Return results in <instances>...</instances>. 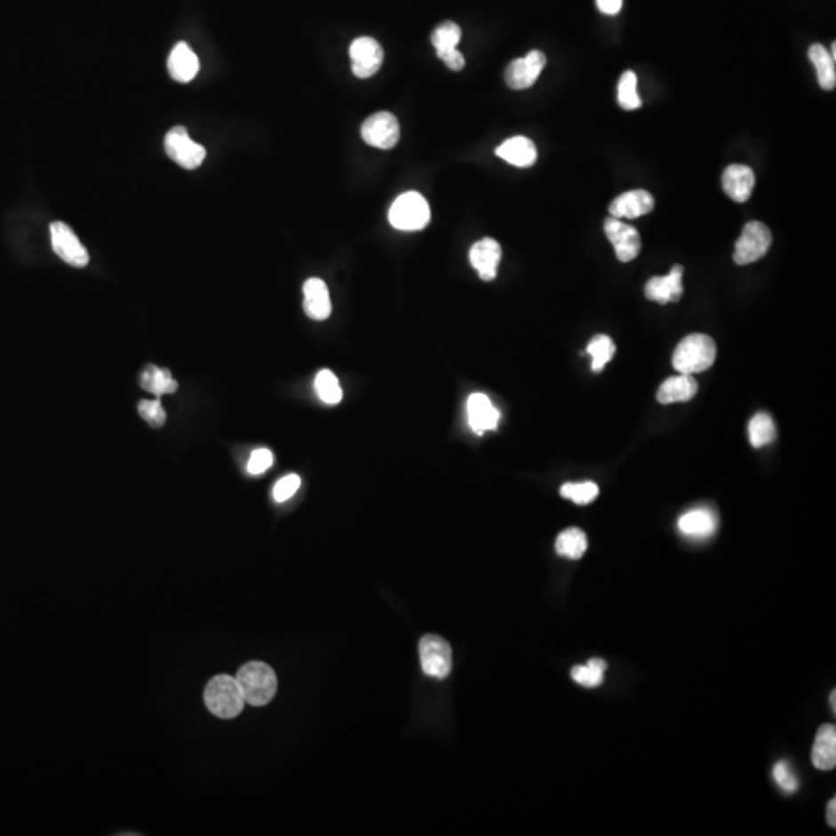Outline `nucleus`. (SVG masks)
<instances>
[{"label": "nucleus", "instance_id": "f257e3e1", "mask_svg": "<svg viewBox=\"0 0 836 836\" xmlns=\"http://www.w3.org/2000/svg\"><path fill=\"white\" fill-rule=\"evenodd\" d=\"M716 343L713 338L704 333H694L680 341L673 356V364L680 373L694 375L708 370L716 362Z\"/></svg>", "mask_w": 836, "mask_h": 836}, {"label": "nucleus", "instance_id": "f03ea898", "mask_svg": "<svg viewBox=\"0 0 836 836\" xmlns=\"http://www.w3.org/2000/svg\"><path fill=\"white\" fill-rule=\"evenodd\" d=\"M235 680L241 686L245 702L253 706L270 704L277 691L275 671L262 662L247 663L239 669Z\"/></svg>", "mask_w": 836, "mask_h": 836}, {"label": "nucleus", "instance_id": "7ed1b4c3", "mask_svg": "<svg viewBox=\"0 0 836 836\" xmlns=\"http://www.w3.org/2000/svg\"><path fill=\"white\" fill-rule=\"evenodd\" d=\"M205 704L214 716L233 719L241 714L245 698L237 680L229 675H217L206 686Z\"/></svg>", "mask_w": 836, "mask_h": 836}, {"label": "nucleus", "instance_id": "20e7f679", "mask_svg": "<svg viewBox=\"0 0 836 836\" xmlns=\"http://www.w3.org/2000/svg\"><path fill=\"white\" fill-rule=\"evenodd\" d=\"M431 220V210L421 194L404 193L392 203L389 222L400 231H420Z\"/></svg>", "mask_w": 836, "mask_h": 836}, {"label": "nucleus", "instance_id": "39448f33", "mask_svg": "<svg viewBox=\"0 0 836 836\" xmlns=\"http://www.w3.org/2000/svg\"><path fill=\"white\" fill-rule=\"evenodd\" d=\"M771 247V233L762 222L746 223L742 235L736 242L734 262L737 265H748L762 259Z\"/></svg>", "mask_w": 836, "mask_h": 836}, {"label": "nucleus", "instance_id": "423d86ee", "mask_svg": "<svg viewBox=\"0 0 836 836\" xmlns=\"http://www.w3.org/2000/svg\"><path fill=\"white\" fill-rule=\"evenodd\" d=\"M418 650L421 668L425 674L440 680L450 675L452 669V649L445 638L439 635H425L421 638Z\"/></svg>", "mask_w": 836, "mask_h": 836}, {"label": "nucleus", "instance_id": "0eeeda50", "mask_svg": "<svg viewBox=\"0 0 836 836\" xmlns=\"http://www.w3.org/2000/svg\"><path fill=\"white\" fill-rule=\"evenodd\" d=\"M164 149L171 160H174L181 168H199L205 162L206 149L195 143L185 127H174L164 137Z\"/></svg>", "mask_w": 836, "mask_h": 836}, {"label": "nucleus", "instance_id": "6e6552de", "mask_svg": "<svg viewBox=\"0 0 836 836\" xmlns=\"http://www.w3.org/2000/svg\"><path fill=\"white\" fill-rule=\"evenodd\" d=\"M362 137L369 146L378 149H391L400 139V124L397 118L389 112H378L364 121Z\"/></svg>", "mask_w": 836, "mask_h": 836}, {"label": "nucleus", "instance_id": "1a4fd4ad", "mask_svg": "<svg viewBox=\"0 0 836 836\" xmlns=\"http://www.w3.org/2000/svg\"><path fill=\"white\" fill-rule=\"evenodd\" d=\"M50 235H52V247L54 253L60 256V259L67 264L83 268L89 264V253L84 245L79 242L76 235L73 233L72 228L62 222H53L50 225Z\"/></svg>", "mask_w": 836, "mask_h": 836}, {"label": "nucleus", "instance_id": "9d476101", "mask_svg": "<svg viewBox=\"0 0 836 836\" xmlns=\"http://www.w3.org/2000/svg\"><path fill=\"white\" fill-rule=\"evenodd\" d=\"M383 60H385L383 49L373 37H358L350 45L352 72L358 78L366 79L373 76L378 72Z\"/></svg>", "mask_w": 836, "mask_h": 836}, {"label": "nucleus", "instance_id": "9b49d317", "mask_svg": "<svg viewBox=\"0 0 836 836\" xmlns=\"http://www.w3.org/2000/svg\"><path fill=\"white\" fill-rule=\"evenodd\" d=\"M604 233L614 245L617 259L620 262H631L637 258L641 250V239L637 229L621 222L620 219L609 217L604 222Z\"/></svg>", "mask_w": 836, "mask_h": 836}, {"label": "nucleus", "instance_id": "f8f14e48", "mask_svg": "<svg viewBox=\"0 0 836 836\" xmlns=\"http://www.w3.org/2000/svg\"><path fill=\"white\" fill-rule=\"evenodd\" d=\"M545 64H547L545 54L539 50L529 52L525 58L514 60L510 66L506 67V84L514 91L529 89L535 84L536 79L539 78Z\"/></svg>", "mask_w": 836, "mask_h": 836}, {"label": "nucleus", "instance_id": "ddd939ff", "mask_svg": "<svg viewBox=\"0 0 836 836\" xmlns=\"http://www.w3.org/2000/svg\"><path fill=\"white\" fill-rule=\"evenodd\" d=\"M681 277H683V267L675 265L674 268L666 276H657L649 279V283H646V287H644V295L649 301H656L658 304L677 302L683 295Z\"/></svg>", "mask_w": 836, "mask_h": 836}, {"label": "nucleus", "instance_id": "4468645a", "mask_svg": "<svg viewBox=\"0 0 836 836\" xmlns=\"http://www.w3.org/2000/svg\"><path fill=\"white\" fill-rule=\"evenodd\" d=\"M656 200L648 191L637 189L621 194L620 197L610 203L609 212L615 219H638V217L649 214L654 210Z\"/></svg>", "mask_w": 836, "mask_h": 836}, {"label": "nucleus", "instance_id": "2eb2a0df", "mask_svg": "<svg viewBox=\"0 0 836 836\" xmlns=\"http://www.w3.org/2000/svg\"><path fill=\"white\" fill-rule=\"evenodd\" d=\"M502 258V248L494 239H482L471 247L470 262L483 281H493L498 276V267Z\"/></svg>", "mask_w": 836, "mask_h": 836}, {"label": "nucleus", "instance_id": "dca6fc26", "mask_svg": "<svg viewBox=\"0 0 836 836\" xmlns=\"http://www.w3.org/2000/svg\"><path fill=\"white\" fill-rule=\"evenodd\" d=\"M754 183H756L754 172L745 164H731L723 172V191L727 193L729 199H733L737 203H745L746 200L752 197Z\"/></svg>", "mask_w": 836, "mask_h": 836}, {"label": "nucleus", "instance_id": "f3484780", "mask_svg": "<svg viewBox=\"0 0 836 836\" xmlns=\"http://www.w3.org/2000/svg\"><path fill=\"white\" fill-rule=\"evenodd\" d=\"M468 410V421L470 426L475 434L485 433V431H494L499 423V410L494 408L491 400L481 392H475L466 403Z\"/></svg>", "mask_w": 836, "mask_h": 836}, {"label": "nucleus", "instance_id": "a211bd4d", "mask_svg": "<svg viewBox=\"0 0 836 836\" xmlns=\"http://www.w3.org/2000/svg\"><path fill=\"white\" fill-rule=\"evenodd\" d=\"M717 525H719V521H717L716 513L711 512L710 508H696V510L685 513L679 519L680 533L697 541L708 539L714 535Z\"/></svg>", "mask_w": 836, "mask_h": 836}, {"label": "nucleus", "instance_id": "6ab92c4d", "mask_svg": "<svg viewBox=\"0 0 836 836\" xmlns=\"http://www.w3.org/2000/svg\"><path fill=\"white\" fill-rule=\"evenodd\" d=\"M304 310L312 319L324 321L331 314L330 295L324 281L318 277L308 279L304 283Z\"/></svg>", "mask_w": 836, "mask_h": 836}, {"label": "nucleus", "instance_id": "aec40b11", "mask_svg": "<svg viewBox=\"0 0 836 836\" xmlns=\"http://www.w3.org/2000/svg\"><path fill=\"white\" fill-rule=\"evenodd\" d=\"M168 70L169 75L175 81L189 83L199 73V58L187 43H179L171 52V56H169Z\"/></svg>", "mask_w": 836, "mask_h": 836}, {"label": "nucleus", "instance_id": "412c9836", "mask_svg": "<svg viewBox=\"0 0 836 836\" xmlns=\"http://www.w3.org/2000/svg\"><path fill=\"white\" fill-rule=\"evenodd\" d=\"M496 155L513 166L529 168L531 164H535L537 151H536L535 143L527 137H513L504 141L496 149Z\"/></svg>", "mask_w": 836, "mask_h": 836}, {"label": "nucleus", "instance_id": "4be33fe9", "mask_svg": "<svg viewBox=\"0 0 836 836\" xmlns=\"http://www.w3.org/2000/svg\"><path fill=\"white\" fill-rule=\"evenodd\" d=\"M697 381L692 378V375L680 373L679 377L668 378L657 392V400L662 404L685 403L691 398L696 397L697 394Z\"/></svg>", "mask_w": 836, "mask_h": 836}, {"label": "nucleus", "instance_id": "5701e85b", "mask_svg": "<svg viewBox=\"0 0 836 836\" xmlns=\"http://www.w3.org/2000/svg\"><path fill=\"white\" fill-rule=\"evenodd\" d=\"M812 762L818 770H833L836 765L835 725H824L818 729L813 744Z\"/></svg>", "mask_w": 836, "mask_h": 836}, {"label": "nucleus", "instance_id": "b1692460", "mask_svg": "<svg viewBox=\"0 0 836 836\" xmlns=\"http://www.w3.org/2000/svg\"><path fill=\"white\" fill-rule=\"evenodd\" d=\"M808 58L812 60L818 83L824 91H833L836 85L835 60L832 54L827 52L824 45L821 44H813L808 50Z\"/></svg>", "mask_w": 836, "mask_h": 836}, {"label": "nucleus", "instance_id": "393cba45", "mask_svg": "<svg viewBox=\"0 0 836 836\" xmlns=\"http://www.w3.org/2000/svg\"><path fill=\"white\" fill-rule=\"evenodd\" d=\"M141 387L151 392L155 397H162L166 394H174L179 389V383L172 378L168 369H160L157 366H147L141 373Z\"/></svg>", "mask_w": 836, "mask_h": 836}, {"label": "nucleus", "instance_id": "a878e982", "mask_svg": "<svg viewBox=\"0 0 836 836\" xmlns=\"http://www.w3.org/2000/svg\"><path fill=\"white\" fill-rule=\"evenodd\" d=\"M460 39H462V30L456 22H451V20H446L443 24H440L434 30L433 37H431L434 49H435L437 56L442 60H445L448 54H451L452 52L458 50Z\"/></svg>", "mask_w": 836, "mask_h": 836}, {"label": "nucleus", "instance_id": "bb28decb", "mask_svg": "<svg viewBox=\"0 0 836 836\" xmlns=\"http://www.w3.org/2000/svg\"><path fill=\"white\" fill-rule=\"evenodd\" d=\"M587 550V536L583 529H567L556 539V552L570 560H579Z\"/></svg>", "mask_w": 836, "mask_h": 836}, {"label": "nucleus", "instance_id": "cd10ccee", "mask_svg": "<svg viewBox=\"0 0 836 836\" xmlns=\"http://www.w3.org/2000/svg\"><path fill=\"white\" fill-rule=\"evenodd\" d=\"M748 434L752 445L754 448H762L776 439V426L768 414H758L750 421Z\"/></svg>", "mask_w": 836, "mask_h": 836}, {"label": "nucleus", "instance_id": "c85d7f7f", "mask_svg": "<svg viewBox=\"0 0 836 836\" xmlns=\"http://www.w3.org/2000/svg\"><path fill=\"white\" fill-rule=\"evenodd\" d=\"M606 669L608 663L601 658H592L585 666H575L572 669V679L585 688H596L604 681Z\"/></svg>", "mask_w": 836, "mask_h": 836}, {"label": "nucleus", "instance_id": "c756f323", "mask_svg": "<svg viewBox=\"0 0 836 836\" xmlns=\"http://www.w3.org/2000/svg\"><path fill=\"white\" fill-rule=\"evenodd\" d=\"M314 391L325 404H338L343 398V391L337 375L331 370H321L314 378Z\"/></svg>", "mask_w": 836, "mask_h": 836}, {"label": "nucleus", "instance_id": "7c9ffc66", "mask_svg": "<svg viewBox=\"0 0 836 836\" xmlns=\"http://www.w3.org/2000/svg\"><path fill=\"white\" fill-rule=\"evenodd\" d=\"M587 354L592 356V370L601 372L602 367L606 366L615 355V344L612 338L608 335H596L590 341Z\"/></svg>", "mask_w": 836, "mask_h": 836}, {"label": "nucleus", "instance_id": "2f4dec72", "mask_svg": "<svg viewBox=\"0 0 836 836\" xmlns=\"http://www.w3.org/2000/svg\"><path fill=\"white\" fill-rule=\"evenodd\" d=\"M600 488L593 482H583V483H566L561 487V496L570 499L577 506H587L590 502L598 498Z\"/></svg>", "mask_w": 836, "mask_h": 836}, {"label": "nucleus", "instance_id": "473e14b6", "mask_svg": "<svg viewBox=\"0 0 836 836\" xmlns=\"http://www.w3.org/2000/svg\"><path fill=\"white\" fill-rule=\"evenodd\" d=\"M618 103L626 110H635L641 106V100L638 97L637 75L627 70L618 83Z\"/></svg>", "mask_w": 836, "mask_h": 836}, {"label": "nucleus", "instance_id": "72a5a7b5", "mask_svg": "<svg viewBox=\"0 0 836 836\" xmlns=\"http://www.w3.org/2000/svg\"><path fill=\"white\" fill-rule=\"evenodd\" d=\"M139 416L147 421L152 427H162L166 423V412L163 410L160 400H143L139 403Z\"/></svg>", "mask_w": 836, "mask_h": 836}, {"label": "nucleus", "instance_id": "f704fd0d", "mask_svg": "<svg viewBox=\"0 0 836 836\" xmlns=\"http://www.w3.org/2000/svg\"><path fill=\"white\" fill-rule=\"evenodd\" d=\"M773 777L776 781L777 785L783 788L784 792L787 793H794L798 790V785H800V781L798 777L794 775L792 767L785 762V760H781L775 765L773 768Z\"/></svg>", "mask_w": 836, "mask_h": 836}, {"label": "nucleus", "instance_id": "c9c22d12", "mask_svg": "<svg viewBox=\"0 0 836 836\" xmlns=\"http://www.w3.org/2000/svg\"><path fill=\"white\" fill-rule=\"evenodd\" d=\"M301 487V479L299 475L289 474L277 482L273 490V498L276 502H285L291 496H295L296 491Z\"/></svg>", "mask_w": 836, "mask_h": 836}, {"label": "nucleus", "instance_id": "e433bc0d", "mask_svg": "<svg viewBox=\"0 0 836 836\" xmlns=\"http://www.w3.org/2000/svg\"><path fill=\"white\" fill-rule=\"evenodd\" d=\"M273 465V454L268 450H258L251 454L248 460V473L250 474H262Z\"/></svg>", "mask_w": 836, "mask_h": 836}, {"label": "nucleus", "instance_id": "4c0bfd02", "mask_svg": "<svg viewBox=\"0 0 836 836\" xmlns=\"http://www.w3.org/2000/svg\"><path fill=\"white\" fill-rule=\"evenodd\" d=\"M596 5L600 8V12H604V14L615 16V14L621 12L623 0H596Z\"/></svg>", "mask_w": 836, "mask_h": 836}, {"label": "nucleus", "instance_id": "58836bf2", "mask_svg": "<svg viewBox=\"0 0 836 836\" xmlns=\"http://www.w3.org/2000/svg\"><path fill=\"white\" fill-rule=\"evenodd\" d=\"M443 62H445L446 66L450 67L451 70H454V72H460L465 67L464 54L460 53L458 50H456V52H452L451 54H448L445 60H443Z\"/></svg>", "mask_w": 836, "mask_h": 836}, {"label": "nucleus", "instance_id": "ea45409f", "mask_svg": "<svg viewBox=\"0 0 836 836\" xmlns=\"http://www.w3.org/2000/svg\"><path fill=\"white\" fill-rule=\"evenodd\" d=\"M827 823L831 827H836V800L832 798L829 806H827Z\"/></svg>", "mask_w": 836, "mask_h": 836}, {"label": "nucleus", "instance_id": "a19ab883", "mask_svg": "<svg viewBox=\"0 0 836 836\" xmlns=\"http://www.w3.org/2000/svg\"><path fill=\"white\" fill-rule=\"evenodd\" d=\"M835 700H836V692L833 691V692H832V694H831V705H832V711H833V713H835V711H836V702H835Z\"/></svg>", "mask_w": 836, "mask_h": 836}]
</instances>
